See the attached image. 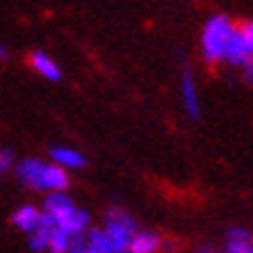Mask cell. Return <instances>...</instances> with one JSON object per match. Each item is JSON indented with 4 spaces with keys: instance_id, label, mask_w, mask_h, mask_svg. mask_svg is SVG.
Here are the masks:
<instances>
[{
    "instance_id": "cell-1",
    "label": "cell",
    "mask_w": 253,
    "mask_h": 253,
    "mask_svg": "<svg viewBox=\"0 0 253 253\" xmlns=\"http://www.w3.org/2000/svg\"><path fill=\"white\" fill-rule=\"evenodd\" d=\"M44 211L56 221L58 228L68 232L70 237H79L88 228V214L84 209H77L75 202L63 191H51L44 200Z\"/></svg>"
},
{
    "instance_id": "cell-2",
    "label": "cell",
    "mask_w": 253,
    "mask_h": 253,
    "mask_svg": "<svg viewBox=\"0 0 253 253\" xmlns=\"http://www.w3.org/2000/svg\"><path fill=\"white\" fill-rule=\"evenodd\" d=\"M235 26L230 23V19L223 14L211 16L205 23V31H202V51L205 58L209 63L223 61L225 58V49H228V40H230Z\"/></svg>"
},
{
    "instance_id": "cell-3",
    "label": "cell",
    "mask_w": 253,
    "mask_h": 253,
    "mask_svg": "<svg viewBox=\"0 0 253 253\" xmlns=\"http://www.w3.org/2000/svg\"><path fill=\"white\" fill-rule=\"evenodd\" d=\"M105 223H107V225H105V235H107L114 253H126L128 251V244H130L132 232H135V228H137L135 218H132L128 211L114 207V209H109L107 211Z\"/></svg>"
},
{
    "instance_id": "cell-4",
    "label": "cell",
    "mask_w": 253,
    "mask_h": 253,
    "mask_svg": "<svg viewBox=\"0 0 253 253\" xmlns=\"http://www.w3.org/2000/svg\"><path fill=\"white\" fill-rule=\"evenodd\" d=\"M251 56H253V51L249 49L246 40L242 38L239 28H235L232 35H230V40H228V49H225V58H223V61H228L230 65H235V68H242Z\"/></svg>"
},
{
    "instance_id": "cell-5",
    "label": "cell",
    "mask_w": 253,
    "mask_h": 253,
    "mask_svg": "<svg viewBox=\"0 0 253 253\" xmlns=\"http://www.w3.org/2000/svg\"><path fill=\"white\" fill-rule=\"evenodd\" d=\"M181 102H184L186 116H188V119H198L200 116L198 88H195V79H193L188 68H184V77H181Z\"/></svg>"
},
{
    "instance_id": "cell-6",
    "label": "cell",
    "mask_w": 253,
    "mask_h": 253,
    "mask_svg": "<svg viewBox=\"0 0 253 253\" xmlns=\"http://www.w3.org/2000/svg\"><path fill=\"white\" fill-rule=\"evenodd\" d=\"M44 165L46 163L38 161V158H26V161H21L19 165H16V176H19L26 186H31V188H40V191H42Z\"/></svg>"
},
{
    "instance_id": "cell-7",
    "label": "cell",
    "mask_w": 253,
    "mask_h": 253,
    "mask_svg": "<svg viewBox=\"0 0 253 253\" xmlns=\"http://www.w3.org/2000/svg\"><path fill=\"white\" fill-rule=\"evenodd\" d=\"M70 184L65 168L56 165V163H46L44 165V176H42V191H65Z\"/></svg>"
},
{
    "instance_id": "cell-8",
    "label": "cell",
    "mask_w": 253,
    "mask_h": 253,
    "mask_svg": "<svg viewBox=\"0 0 253 253\" xmlns=\"http://www.w3.org/2000/svg\"><path fill=\"white\" fill-rule=\"evenodd\" d=\"M158 249H161V237L151 230L132 232L130 244H128V251L130 253H156Z\"/></svg>"
},
{
    "instance_id": "cell-9",
    "label": "cell",
    "mask_w": 253,
    "mask_h": 253,
    "mask_svg": "<svg viewBox=\"0 0 253 253\" xmlns=\"http://www.w3.org/2000/svg\"><path fill=\"white\" fill-rule=\"evenodd\" d=\"M31 65L40 77L49 79V82H58V79H61V68H58L44 51H33L31 54Z\"/></svg>"
},
{
    "instance_id": "cell-10",
    "label": "cell",
    "mask_w": 253,
    "mask_h": 253,
    "mask_svg": "<svg viewBox=\"0 0 253 253\" xmlns=\"http://www.w3.org/2000/svg\"><path fill=\"white\" fill-rule=\"evenodd\" d=\"M51 158H54L56 165H61V168H84L86 165V156L77 149H70V146H54L51 149Z\"/></svg>"
},
{
    "instance_id": "cell-11",
    "label": "cell",
    "mask_w": 253,
    "mask_h": 253,
    "mask_svg": "<svg viewBox=\"0 0 253 253\" xmlns=\"http://www.w3.org/2000/svg\"><path fill=\"white\" fill-rule=\"evenodd\" d=\"M40 216H42V211H40L38 207H33V205H23V207H19L14 211V216H12V223H14L19 230L33 232L35 228H38Z\"/></svg>"
},
{
    "instance_id": "cell-12",
    "label": "cell",
    "mask_w": 253,
    "mask_h": 253,
    "mask_svg": "<svg viewBox=\"0 0 253 253\" xmlns=\"http://www.w3.org/2000/svg\"><path fill=\"white\" fill-rule=\"evenodd\" d=\"M253 246L251 235L244 228H230L225 235V253H249Z\"/></svg>"
},
{
    "instance_id": "cell-13",
    "label": "cell",
    "mask_w": 253,
    "mask_h": 253,
    "mask_svg": "<svg viewBox=\"0 0 253 253\" xmlns=\"http://www.w3.org/2000/svg\"><path fill=\"white\" fill-rule=\"evenodd\" d=\"M84 242H86L88 253H114V249H112V244H109L105 230H91Z\"/></svg>"
},
{
    "instance_id": "cell-14",
    "label": "cell",
    "mask_w": 253,
    "mask_h": 253,
    "mask_svg": "<svg viewBox=\"0 0 253 253\" xmlns=\"http://www.w3.org/2000/svg\"><path fill=\"white\" fill-rule=\"evenodd\" d=\"M70 242H72V237H70L63 228H58V225H56L54 230H51V235H49L46 251H49V253H68Z\"/></svg>"
},
{
    "instance_id": "cell-15",
    "label": "cell",
    "mask_w": 253,
    "mask_h": 253,
    "mask_svg": "<svg viewBox=\"0 0 253 253\" xmlns=\"http://www.w3.org/2000/svg\"><path fill=\"white\" fill-rule=\"evenodd\" d=\"M14 165V154L9 149H0V174H5Z\"/></svg>"
},
{
    "instance_id": "cell-16",
    "label": "cell",
    "mask_w": 253,
    "mask_h": 253,
    "mask_svg": "<svg viewBox=\"0 0 253 253\" xmlns=\"http://www.w3.org/2000/svg\"><path fill=\"white\" fill-rule=\"evenodd\" d=\"M239 33H242V38L246 40V44H249V49L253 51V21H246L239 26Z\"/></svg>"
},
{
    "instance_id": "cell-17",
    "label": "cell",
    "mask_w": 253,
    "mask_h": 253,
    "mask_svg": "<svg viewBox=\"0 0 253 253\" xmlns=\"http://www.w3.org/2000/svg\"><path fill=\"white\" fill-rule=\"evenodd\" d=\"M68 253H88V249H86V242L82 237H75L72 242H70Z\"/></svg>"
},
{
    "instance_id": "cell-18",
    "label": "cell",
    "mask_w": 253,
    "mask_h": 253,
    "mask_svg": "<svg viewBox=\"0 0 253 253\" xmlns=\"http://www.w3.org/2000/svg\"><path fill=\"white\" fill-rule=\"evenodd\" d=\"M242 70H244V79L249 82V84H253V56L242 65Z\"/></svg>"
},
{
    "instance_id": "cell-19",
    "label": "cell",
    "mask_w": 253,
    "mask_h": 253,
    "mask_svg": "<svg viewBox=\"0 0 253 253\" xmlns=\"http://www.w3.org/2000/svg\"><path fill=\"white\" fill-rule=\"evenodd\" d=\"M195 253H216V249H214V246H205V244H202V246H198V251H195Z\"/></svg>"
},
{
    "instance_id": "cell-20",
    "label": "cell",
    "mask_w": 253,
    "mask_h": 253,
    "mask_svg": "<svg viewBox=\"0 0 253 253\" xmlns=\"http://www.w3.org/2000/svg\"><path fill=\"white\" fill-rule=\"evenodd\" d=\"M7 54H9V51H7V46H2V44H0V58H7Z\"/></svg>"
},
{
    "instance_id": "cell-21",
    "label": "cell",
    "mask_w": 253,
    "mask_h": 253,
    "mask_svg": "<svg viewBox=\"0 0 253 253\" xmlns=\"http://www.w3.org/2000/svg\"><path fill=\"white\" fill-rule=\"evenodd\" d=\"M249 253H253V246H251V249H249Z\"/></svg>"
}]
</instances>
